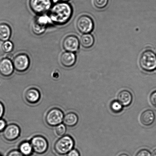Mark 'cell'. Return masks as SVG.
<instances>
[{
	"label": "cell",
	"instance_id": "2e32d148",
	"mask_svg": "<svg viewBox=\"0 0 156 156\" xmlns=\"http://www.w3.org/2000/svg\"><path fill=\"white\" fill-rule=\"evenodd\" d=\"M118 101L123 106H128L132 103V95L128 90H123L118 93L117 96Z\"/></svg>",
	"mask_w": 156,
	"mask_h": 156
},
{
	"label": "cell",
	"instance_id": "ffe728a7",
	"mask_svg": "<svg viewBox=\"0 0 156 156\" xmlns=\"http://www.w3.org/2000/svg\"><path fill=\"white\" fill-rule=\"evenodd\" d=\"M18 151L24 156H31L33 152V147L30 142L24 141L19 145Z\"/></svg>",
	"mask_w": 156,
	"mask_h": 156
},
{
	"label": "cell",
	"instance_id": "277c9868",
	"mask_svg": "<svg viewBox=\"0 0 156 156\" xmlns=\"http://www.w3.org/2000/svg\"><path fill=\"white\" fill-rule=\"evenodd\" d=\"M29 5L32 11L38 15L46 14L53 6L52 0H30Z\"/></svg>",
	"mask_w": 156,
	"mask_h": 156
},
{
	"label": "cell",
	"instance_id": "f1b7e54d",
	"mask_svg": "<svg viewBox=\"0 0 156 156\" xmlns=\"http://www.w3.org/2000/svg\"><path fill=\"white\" fill-rule=\"evenodd\" d=\"M7 126V123L4 119H0V132H3Z\"/></svg>",
	"mask_w": 156,
	"mask_h": 156
},
{
	"label": "cell",
	"instance_id": "5b68a950",
	"mask_svg": "<svg viewBox=\"0 0 156 156\" xmlns=\"http://www.w3.org/2000/svg\"><path fill=\"white\" fill-rule=\"evenodd\" d=\"M50 24H52L51 21L48 15H38L32 24V30L35 34L39 36L45 32Z\"/></svg>",
	"mask_w": 156,
	"mask_h": 156
},
{
	"label": "cell",
	"instance_id": "52a82bcc",
	"mask_svg": "<svg viewBox=\"0 0 156 156\" xmlns=\"http://www.w3.org/2000/svg\"><path fill=\"white\" fill-rule=\"evenodd\" d=\"M64 115L62 110L53 108L47 112L45 116V122L50 126L54 127L62 123L63 121Z\"/></svg>",
	"mask_w": 156,
	"mask_h": 156
},
{
	"label": "cell",
	"instance_id": "d6a6232c",
	"mask_svg": "<svg viewBox=\"0 0 156 156\" xmlns=\"http://www.w3.org/2000/svg\"><path fill=\"white\" fill-rule=\"evenodd\" d=\"M152 156H156V149L153 151L152 154Z\"/></svg>",
	"mask_w": 156,
	"mask_h": 156
},
{
	"label": "cell",
	"instance_id": "e0dca14e",
	"mask_svg": "<svg viewBox=\"0 0 156 156\" xmlns=\"http://www.w3.org/2000/svg\"><path fill=\"white\" fill-rule=\"evenodd\" d=\"M79 43L85 48H89L93 46L94 43V37L90 33L85 34L80 38Z\"/></svg>",
	"mask_w": 156,
	"mask_h": 156
},
{
	"label": "cell",
	"instance_id": "836d02e7",
	"mask_svg": "<svg viewBox=\"0 0 156 156\" xmlns=\"http://www.w3.org/2000/svg\"><path fill=\"white\" fill-rule=\"evenodd\" d=\"M118 156H128L127 154H120V155H119Z\"/></svg>",
	"mask_w": 156,
	"mask_h": 156
},
{
	"label": "cell",
	"instance_id": "7c38bea8",
	"mask_svg": "<svg viewBox=\"0 0 156 156\" xmlns=\"http://www.w3.org/2000/svg\"><path fill=\"white\" fill-rule=\"evenodd\" d=\"M14 68L13 63L10 59L3 58L0 60V74L5 77H10L13 74Z\"/></svg>",
	"mask_w": 156,
	"mask_h": 156
},
{
	"label": "cell",
	"instance_id": "3957f363",
	"mask_svg": "<svg viewBox=\"0 0 156 156\" xmlns=\"http://www.w3.org/2000/svg\"><path fill=\"white\" fill-rule=\"evenodd\" d=\"M140 66L147 72H152L156 69V55L153 51L146 50L142 53L140 59Z\"/></svg>",
	"mask_w": 156,
	"mask_h": 156
},
{
	"label": "cell",
	"instance_id": "d6986e66",
	"mask_svg": "<svg viewBox=\"0 0 156 156\" xmlns=\"http://www.w3.org/2000/svg\"><path fill=\"white\" fill-rule=\"evenodd\" d=\"M78 121V117L75 113H68L64 115L63 123L66 126L73 127L77 124Z\"/></svg>",
	"mask_w": 156,
	"mask_h": 156
},
{
	"label": "cell",
	"instance_id": "e575fe53",
	"mask_svg": "<svg viewBox=\"0 0 156 156\" xmlns=\"http://www.w3.org/2000/svg\"><path fill=\"white\" fill-rule=\"evenodd\" d=\"M0 156H2V155H0Z\"/></svg>",
	"mask_w": 156,
	"mask_h": 156
},
{
	"label": "cell",
	"instance_id": "30bf717a",
	"mask_svg": "<svg viewBox=\"0 0 156 156\" xmlns=\"http://www.w3.org/2000/svg\"><path fill=\"white\" fill-rule=\"evenodd\" d=\"M79 41L77 37L74 35H69L64 38L62 42V47L66 51L75 53L78 50Z\"/></svg>",
	"mask_w": 156,
	"mask_h": 156
},
{
	"label": "cell",
	"instance_id": "cb8c5ba5",
	"mask_svg": "<svg viewBox=\"0 0 156 156\" xmlns=\"http://www.w3.org/2000/svg\"><path fill=\"white\" fill-rule=\"evenodd\" d=\"M108 0H94L95 7L99 9L104 8L108 4Z\"/></svg>",
	"mask_w": 156,
	"mask_h": 156
},
{
	"label": "cell",
	"instance_id": "f546056e",
	"mask_svg": "<svg viewBox=\"0 0 156 156\" xmlns=\"http://www.w3.org/2000/svg\"><path fill=\"white\" fill-rule=\"evenodd\" d=\"M5 111V108L4 105L0 102V119H1L4 115Z\"/></svg>",
	"mask_w": 156,
	"mask_h": 156
},
{
	"label": "cell",
	"instance_id": "7a4b0ae2",
	"mask_svg": "<svg viewBox=\"0 0 156 156\" xmlns=\"http://www.w3.org/2000/svg\"><path fill=\"white\" fill-rule=\"evenodd\" d=\"M74 145V140L72 137L69 135H64L61 137L55 143L54 151L58 155H66L73 149Z\"/></svg>",
	"mask_w": 156,
	"mask_h": 156
},
{
	"label": "cell",
	"instance_id": "44dd1931",
	"mask_svg": "<svg viewBox=\"0 0 156 156\" xmlns=\"http://www.w3.org/2000/svg\"><path fill=\"white\" fill-rule=\"evenodd\" d=\"M14 45L12 42L9 41H5L1 46V49L5 53H9L13 51Z\"/></svg>",
	"mask_w": 156,
	"mask_h": 156
},
{
	"label": "cell",
	"instance_id": "9c48e42d",
	"mask_svg": "<svg viewBox=\"0 0 156 156\" xmlns=\"http://www.w3.org/2000/svg\"><path fill=\"white\" fill-rule=\"evenodd\" d=\"M30 143L33 147V152L38 155L45 154L48 150V142L42 136H35L31 139Z\"/></svg>",
	"mask_w": 156,
	"mask_h": 156
},
{
	"label": "cell",
	"instance_id": "1f68e13d",
	"mask_svg": "<svg viewBox=\"0 0 156 156\" xmlns=\"http://www.w3.org/2000/svg\"><path fill=\"white\" fill-rule=\"evenodd\" d=\"M6 58H7L10 59V60H11L12 58H13V55H12V54H10V53L7 55V57H6Z\"/></svg>",
	"mask_w": 156,
	"mask_h": 156
},
{
	"label": "cell",
	"instance_id": "9a60e30c",
	"mask_svg": "<svg viewBox=\"0 0 156 156\" xmlns=\"http://www.w3.org/2000/svg\"><path fill=\"white\" fill-rule=\"evenodd\" d=\"M24 97L28 103L31 104H36L40 99V93L36 88H30L26 92Z\"/></svg>",
	"mask_w": 156,
	"mask_h": 156
},
{
	"label": "cell",
	"instance_id": "484cf974",
	"mask_svg": "<svg viewBox=\"0 0 156 156\" xmlns=\"http://www.w3.org/2000/svg\"><path fill=\"white\" fill-rule=\"evenodd\" d=\"M136 156H152L150 151L147 149H142L137 152Z\"/></svg>",
	"mask_w": 156,
	"mask_h": 156
},
{
	"label": "cell",
	"instance_id": "ba28073f",
	"mask_svg": "<svg viewBox=\"0 0 156 156\" xmlns=\"http://www.w3.org/2000/svg\"><path fill=\"white\" fill-rule=\"evenodd\" d=\"M14 68L16 71L23 73L27 71L30 67V61L27 55L20 53L16 55L12 60Z\"/></svg>",
	"mask_w": 156,
	"mask_h": 156
},
{
	"label": "cell",
	"instance_id": "8992f818",
	"mask_svg": "<svg viewBox=\"0 0 156 156\" xmlns=\"http://www.w3.org/2000/svg\"><path fill=\"white\" fill-rule=\"evenodd\" d=\"M78 30L82 34L90 33L94 28V23L90 16L82 15L78 18L76 22Z\"/></svg>",
	"mask_w": 156,
	"mask_h": 156
},
{
	"label": "cell",
	"instance_id": "d590c367",
	"mask_svg": "<svg viewBox=\"0 0 156 156\" xmlns=\"http://www.w3.org/2000/svg\"></svg>",
	"mask_w": 156,
	"mask_h": 156
},
{
	"label": "cell",
	"instance_id": "6da1fadb",
	"mask_svg": "<svg viewBox=\"0 0 156 156\" xmlns=\"http://www.w3.org/2000/svg\"><path fill=\"white\" fill-rule=\"evenodd\" d=\"M48 16L52 23L63 25L71 19L73 13L72 7L67 2L56 3L52 6L49 12Z\"/></svg>",
	"mask_w": 156,
	"mask_h": 156
},
{
	"label": "cell",
	"instance_id": "ac0fdd59",
	"mask_svg": "<svg viewBox=\"0 0 156 156\" xmlns=\"http://www.w3.org/2000/svg\"><path fill=\"white\" fill-rule=\"evenodd\" d=\"M11 34V29L8 24H0V40L4 42L8 41Z\"/></svg>",
	"mask_w": 156,
	"mask_h": 156
},
{
	"label": "cell",
	"instance_id": "d4e9b609",
	"mask_svg": "<svg viewBox=\"0 0 156 156\" xmlns=\"http://www.w3.org/2000/svg\"><path fill=\"white\" fill-rule=\"evenodd\" d=\"M150 101L151 105L156 108V90L153 92L150 96Z\"/></svg>",
	"mask_w": 156,
	"mask_h": 156
},
{
	"label": "cell",
	"instance_id": "4316f807",
	"mask_svg": "<svg viewBox=\"0 0 156 156\" xmlns=\"http://www.w3.org/2000/svg\"><path fill=\"white\" fill-rule=\"evenodd\" d=\"M7 156H24L18 150H12L7 154Z\"/></svg>",
	"mask_w": 156,
	"mask_h": 156
},
{
	"label": "cell",
	"instance_id": "7402d4cb",
	"mask_svg": "<svg viewBox=\"0 0 156 156\" xmlns=\"http://www.w3.org/2000/svg\"><path fill=\"white\" fill-rule=\"evenodd\" d=\"M55 131L58 136L59 137H62L65 135L67 131L66 126L63 123H61L56 126Z\"/></svg>",
	"mask_w": 156,
	"mask_h": 156
},
{
	"label": "cell",
	"instance_id": "5bb4252c",
	"mask_svg": "<svg viewBox=\"0 0 156 156\" xmlns=\"http://www.w3.org/2000/svg\"><path fill=\"white\" fill-rule=\"evenodd\" d=\"M156 116L155 113L152 110L148 109L143 111L140 115V120L144 126H150L155 121Z\"/></svg>",
	"mask_w": 156,
	"mask_h": 156
},
{
	"label": "cell",
	"instance_id": "4dcf8cb0",
	"mask_svg": "<svg viewBox=\"0 0 156 156\" xmlns=\"http://www.w3.org/2000/svg\"><path fill=\"white\" fill-rule=\"evenodd\" d=\"M70 1V0H53V1L55 3L62 2H67Z\"/></svg>",
	"mask_w": 156,
	"mask_h": 156
},
{
	"label": "cell",
	"instance_id": "603a6c76",
	"mask_svg": "<svg viewBox=\"0 0 156 156\" xmlns=\"http://www.w3.org/2000/svg\"><path fill=\"white\" fill-rule=\"evenodd\" d=\"M123 105L118 101H114L111 102V108L113 112L119 113L121 112L123 109Z\"/></svg>",
	"mask_w": 156,
	"mask_h": 156
},
{
	"label": "cell",
	"instance_id": "4fadbf2b",
	"mask_svg": "<svg viewBox=\"0 0 156 156\" xmlns=\"http://www.w3.org/2000/svg\"><path fill=\"white\" fill-rule=\"evenodd\" d=\"M76 56L74 53L65 51L61 54L60 62L63 66L65 68H71L75 65Z\"/></svg>",
	"mask_w": 156,
	"mask_h": 156
},
{
	"label": "cell",
	"instance_id": "83f0119b",
	"mask_svg": "<svg viewBox=\"0 0 156 156\" xmlns=\"http://www.w3.org/2000/svg\"><path fill=\"white\" fill-rule=\"evenodd\" d=\"M66 155L67 156H80L79 151L74 149L71 150Z\"/></svg>",
	"mask_w": 156,
	"mask_h": 156
},
{
	"label": "cell",
	"instance_id": "8fae6325",
	"mask_svg": "<svg viewBox=\"0 0 156 156\" xmlns=\"http://www.w3.org/2000/svg\"><path fill=\"white\" fill-rule=\"evenodd\" d=\"M3 136L8 141H12L16 140L20 134V129L18 125L15 124L7 125L3 131Z\"/></svg>",
	"mask_w": 156,
	"mask_h": 156
}]
</instances>
